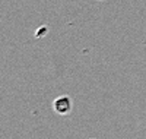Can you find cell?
<instances>
[{
    "mask_svg": "<svg viewBox=\"0 0 146 139\" xmlns=\"http://www.w3.org/2000/svg\"><path fill=\"white\" fill-rule=\"evenodd\" d=\"M53 108L56 110V113H58V114H67L72 110V101L67 95H62L57 100H54Z\"/></svg>",
    "mask_w": 146,
    "mask_h": 139,
    "instance_id": "obj_1",
    "label": "cell"
}]
</instances>
